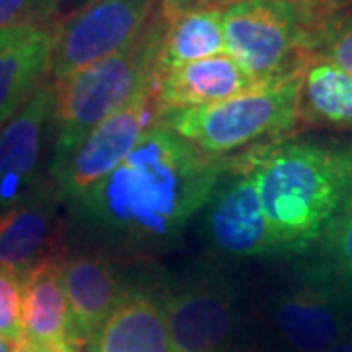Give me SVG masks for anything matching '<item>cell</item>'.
<instances>
[{
	"mask_svg": "<svg viewBox=\"0 0 352 352\" xmlns=\"http://www.w3.org/2000/svg\"><path fill=\"white\" fill-rule=\"evenodd\" d=\"M229 163L201 153L159 120L110 175L71 201V212L102 245L129 252L163 249L206 208Z\"/></svg>",
	"mask_w": 352,
	"mask_h": 352,
	"instance_id": "6da1fadb",
	"label": "cell"
},
{
	"mask_svg": "<svg viewBox=\"0 0 352 352\" xmlns=\"http://www.w3.org/2000/svg\"><path fill=\"white\" fill-rule=\"evenodd\" d=\"M280 252L319 245L352 204V139H286L245 153Z\"/></svg>",
	"mask_w": 352,
	"mask_h": 352,
	"instance_id": "7a4b0ae2",
	"label": "cell"
},
{
	"mask_svg": "<svg viewBox=\"0 0 352 352\" xmlns=\"http://www.w3.org/2000/svg\"><path fill=\"white\" fill-rule=\"evenodd\" d=\"M339 0H245L223 10L226 53L263 85L302 73L337 18Z\"/></svg>",
	"mask_w": 352,
	"mask_h": 352,
	"instance_id": "3957f363",
	"label": "cell"
},
{
	"mask_svg": "<svg viewBox=\"0 0 352 352\" xmlns=\"http://www.w3.org/2000/svg\"><path fill=\"white\" fill-rule=\"evenodd\" d=\"M166 16L149 24L120 51L55 82V139L50 164L63 159L88 133L151 87L163 47Z\"/></svg>",
	"mask_w": 352,
	"mask_h": 352,
	"instance_id": "277c9868",
	"label": "cell"
},
{
	"mask_svg": "<svg viewBox=\"0 0 352 352\" xmlns=\"http://www.w3.org/2000/svg\"><path fill=\"white\" fill-rule=\"evenodd\" d=\"M302 73L263 82L215 104L166 112L161 124L210 157H226L263 141L272 143L300 124Z\"/></svg>",
	"mask_w": 352,
	"mask_h": 352,
	"instance_id": "5b68a950",
	"label": "cell"
},
{
	"mask_svg": "<svg viewBox=\"0 0 352 352\" xmlns=\"http://www.w3.org/2000/svg\"><path fill=\"white\" fill-rule=\"evenodd\" d=\"M268 321L289 352H323L352 331V282L321 264L300 276L268 303Z\"/></svg>",
	"mask_w": 352,
	"mask_h": 352,
	"instance_id": "8992f818",
	"label": "cell"
},
{
	"mask_svg": "<svg viewBox=\"0 0 352 352\" xmlns=\"http://www.w3.org/2000/svg\"><path fill=\"white\" fill-rule=\"evenodd\" d=\"M161 0H90L59 18L53 34L51 80L120 51L141 34Z\"/></svg>",
	"mask_w": 352,
	"mask_h": 352,
	"instance_id": "52a82bcc",
	"label": "cell"
},
{
	"mask_svg": "<svg viewBox=\"0 0 352 352\" xmlns=\"http://www.w3.org/2000/svg\"><path fill=\"white\" fill-rule=\"evenodd\" d=\"M159 120L161 112L151 85L122 110L94 127L69 155L50 164L47 180L57 198L71 204L85 196L126 159L139 139Z\"/></svg>",
	"mask_w": 352,
	"mask_h": 352,
	"instance_id": "ba28073f",
	"label": "cell"
},
{
	"mask_svg": "<svg viewBox=\"0 0 352 352\" xmlns=\"http://www.w3.org/2000/svg\"><path fill=\"white\" fill-rule=\"evenodd\" d=\"M55 139V82L47 78L0 126V212L36 196L45 147Z\"/></svg>",
	"mask_w": 352,
	"mask_h": 352,
	"instance_id": "9c48e42d",
	"label": "cell"
},
{
	"mask_svg": "<svg viewBox=\"0 0 352 352\" xmlns=\"http://www.w3.org/2000/svg\"><path fill=\"white\" fill-rule=\"evenodd\" d=\"M204 210L206 239L215 252L229 258L278 254L276 241L245 155L231 159Z\"/></svg>",
	"mask_w": 352,
	"mask_h": 352,
	"instance_id": "30bf717a",
	"label": "cell"
},
{
	"mask_svg": "<svg viewBox=\"0 0 352 352\" xmlns=\"http://www.w3.org/2000/svg\"><path fill=\"white\" fill-rule=\"evenodd\" d=\"M161 303L173 352H221L237 325V294L226 278H194Z\"/></svg>",
	"mask_w": 352,
	"mask_h": 352,
	"instance_id": "8fae6325",
	"label": "cell"
},
{
	"mask_svg": "<svg viewBox=\"0 0 352 352\" xmlns=\"http://www.w3.org/2000/svg\"><path fill=\"white\" fill-rule=\"evenodd\" d=\"M63 288L69 315V344L80 352L126 298L124 276L110 256L78 252L63 258Z\"/></svg>",
	"mask_w": 352,
	"mask_h": 352,
	"instance_id": "7c38bea8",
	"label": "cell"
},
{
	"mask_svg": "<svg viewBox=\"0 0 352 352\" xmlns=\"http://www.w3.org/2000/svg\"><path fill=\"white\" fill-rule=\"evenodd\" d=\"M50 180L36 196L0 212V268L18 278L45 261L65 258V223Z\"/></svg>",
	"mask_w": 352,
	"mask_h": 352,
	"instance_id": "4fadbf2b",
	"label": "cell"
},
{
	"mask_svg": "<svg viewBox=\"0 0 352 352\" xmlns=\"http://www.w3.org/2000/svg\"><path fill=\"white\" fill-rule=\"evenodd\" d=\"M258 87L227 53L157 73L153 80L155 102L161 116L233 98Z\"/></svg>",
	"mask_w": 352,
	"mask_h": 352,
	"instance_id": "5bb4252c",
	"label": "cell"
},
{
	"mask_svg": "<svg viewBox=\"0 0 352 352\" xmlns=\"http://www.w3.org/2000/svg\"><path fill=\"white\" fill-rule=\"evenodd\" d=\"M20 280L24 339L14 349L20 352L73 351L69 344L63 258L45 261Z\"/></svg>",
	"mask_w": 352,
	"mask_h": 352,
	"instance_id": "9a60e30c",
	"label": "cell"
},
{
	"mask_svg": "<svg viewBox=\"0 0 352 352\" xmlns=\"http://www.w3.org/2000/svg\"><path fill=\"white\" fill-rule=\"evenodd\" d=\"M57 22L0 32V126L50 78Z\"/></svg>",
	"mask_w": 352,
	"mask_h": 352,
	"instance_id": "2e32d148",
	"label": "cell"
},
{
	"mask_svg": "<svg viewBox=\"0 0 352 352\" xmlns=\"http://www.w3.org/2000/svg\"><path fill=\"white\" fill-rule=\"evenodd\" d=\"M88 352H173L163 303L145 289H129L90 340Z\"/></svg>",
	"mask_w": 352,
	"mask_h": 352,
	"instance_id": "e0dca14e",
	"label": "cell"
},
{
	"mask_svg": "<svg viewBox=\"0 0 352 352\" xmlns=\"http://www.w3.org/2000/svg\"><path fill=\"white\" fill-rule=\"evenodd\" d=\"M164 16L166 28L157 73L226 53L223 8H192Z\"/></svg>",
	"mask_w": 352,
	"mask_h": 352,
	"instance_id": "ac0fdd59",
	"label": "cell"
},
{
	"mask_svg": "<svg viewBox=\"0 0 352 352\" xmlns=\"http://www.w3.org/2000/svg\"><path fill=\"white\" fill-rule=\"evenodd\" d=\"M300 124L352 129V73L314 55L302 73Z\"/></svg>",
	"mask_w": 352,
	"mask_h": 352,
	"instance_id": "d6986e66",
	"label": "cell"
},
{
	"mask_svg": "<svg viewBox=\"0 0 352 352\" xmlns=\"http://www.w3.org/2000/svg\"><path fill=\"white\" fill-rule=\"evenodd\" d=\"M319 264L352 282V204L319 241Z\"/></svg>",
	"mask_w": 352,
	"mask_h": 352,
	"instance_id": "ffe728a7",
	"label": "cell"
},
{
	"mask_svg": "<svg viewBox=\"0 0 352 352\" xmlns=\"http://www.w3.org/2000/svg\"><path fill=\"white\" fill-rule=\"evenodd\" d=\"M59 0H0V32L18 25L55 24L61 16Z\"/></svg>",
	"mask_w": 352,
	"mask_h": 352,
	"instance_id": "44dd1931",
	"label": "cell"
},
{
	"mask_svg": "<svg viewBox=\"0 0 352 352\" xmlns=\"http://www.w3.org/2000/svg\"><path fill=\"white\" fill-rule=\"evenodd\" d=\"M0 337L18 346L22 333V280L0 268Z\"/></svg>",
	"mask_w": 352,
	"mask_h": 352,
	"instance_id": "7402d4cb",
	"label": "cell"
},
{
	"mask_svg": "<svg viewBox=\"0 0 352 352\" xmlns=\"http://www.w3.org/2000/svg\"><path fill=\"white\" fill-rule=\"evenodd\" d=\"M317 55L352 73V8L346 2L340 6Z\"/></svg>",
	"mask_w": 352,
	"mask_h": 352,
	"instance_id": "603a6c76",
	"label": "cell"
},
{
	"mask_svg": "<svg viewBox=\"0 0 352 352\" xmlns=\"http://www.w3.org/2000/svg\"><path fill=\"white\" fill-rule=\"evenodd\" d=\"M245 0H161V8L164 12H178V10H192V8H223Z\"/></svg>",
	"mask_w": 352,
	"mask_h": 352,
	"instance_id": "cb8c5ba5",
	"label": "cell"
},
{
	"mask_svg": "<svg viewBox=\"0 0 352 352\" xmlns=\"http://www.w3.org/2000/svg\"><path fill=\"white\" fill-rule=\"evenodd\" d=\"M323 352H352V331H349L342 339H339L337 342H333L327 351Z\"/></svg>",
	"mask_w": 352,
	"mask_h": 352,
	"instance_id": "d4e9b609",
	"label": "cell"
},
{
	"mask_svg": "<svg viewBox=\"0 0 352 352\" xmlns=\"http://www.w3.org/2000/svg\"><path fill=\"white\" fill-rule=\"evenodd\" d=\"M87 2H90V0H59V4H71V6H73V10L80 8V6H82V4H87Z\"/></svg>",
	"mask_w": 352,
	"mask_h": 352,
	"instance_id": "484cf974",
	"label": "cell"
},
{
	"mask_svg": "<svg viewBox=\"0 0 352 352\" xmlns=\"http://www.w3.org/2000/svg\"><path fill=\"white\" fill-rule=\"evenodd\" d=\"M0 352H14V344L0 337Z\"/></svg>",
	"mask_w": 352,
	"mask_h": 352,
	"instance_id": "4316f807",
	"label": "cell"
},
{
	"mask_svg": "<svg viewBox=\"0 0 352 352\" xmlns=\"http://www.w3.org/2000/svg\"><path fill=\"white\" fill-rule=\"evenodd\" d=\"M14 352H20V351H16V349H14ZM67 352H73V351H67Z\"/></svg>",
	"mask_w": 352,
	"mask_h": 352,
	"instance_id": "83f0119b",
	"label": "cell"
},
{
	"mask_svg": "<svg viewBox=\"0 0 352 352\" xmlns=\"http://www.w3.org/2000/svg\"><path fill=\"white\" fill-rule=\"evenodd\" d=\"M339 2H346V0H339Z\"/></svg>",
	"mask_w": 352,
	"mask_h": 352,
	"instance_id": "f1b7e54d",
	"label": "cell"
}]
</instances>
